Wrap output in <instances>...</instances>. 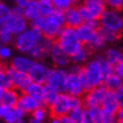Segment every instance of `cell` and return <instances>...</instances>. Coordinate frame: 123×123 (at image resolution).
I'll return each instance as SVG.
<instances>
[{"label":"cell","instance_id":"1","mask_svg":"<svg viewBox=\"0 0 123 123\" xmlns=\"http://www.w3.org/2000/svg\"><path fill=\"white\" fill-rule=\"evenodd\" d=\"M31 26H34L38 28L42 32L43 36L55 41L56 36L59 35L60 31L62 30L64 25V16L63 11L55 10L48 17H37L31 22Z\"/></svg>","mask_w":123,"mask_h":123},{"label":"cell","instance_id":"2","mask_svg":"<svg viewBox=\"0 0 123 123\" xmlns=\"http://www.w3.org/2000/svg\"><path fill=\"white\" fill-rule=\"evenodd\" d=\"M43 37L44 36L38 28L34 26H28L22 33L14 36L12 43L18 52L27 54L35 45H37L43 40Z\"/></svg>","mask_w":123,"mask_h":123},{"label":"cell","instance_id":"3","mask_svg":"<svg viewBox=\"0 0 123 123\" xmlns=\"http://www.w3.org/2000/svg\"><path fill=\"white\" fill-rule=\"evenodd\" d=\"M55 43L69 56L71 54H74L78 49H80L82 46L81 42L79 41L78 36H77L76 30L68 26H64L60 31L59 35L55 38Z\"/></svg>","mask_w":123,"mask_h":123},{"label":"cell","instance_id":"4","mask_svg":"<svg viewBox=\"0 0 123 123\" xmlns=\"http://www.w3.org/2000/svg\"><path fill=\"white\" fill-rule=\"evenodd\" d=\"M102 55H96L93 59H89L85 64H84V72H85L87 80L89 82L90 88L95 86L102 85L104 80V75L102 71Z\"/></svg>","mask_w":123,"mask_h":123},{"label":"cell","instance_id":"5","mask_svg":"<svg viewBox=\"0 0 123 123\" xmlns=\"http://www.w3.org/2000/svg\"><path fill=\"white\" fill-rule=\"evenodd\" d=\"M98 23L99 26L112 30L116 33L121 34L123 32V15L121 10L106 8L98 19Z\"/></svg>","mask_w":123,"mask_h":123},{"label":"cell","instance_id":"6","mask_svg":"<svg viewBox=\"0 0 123 123\" xmlns=\"http://www.w3.org/2000/svg\"><path fill=\"white\" fill-rule=\"evenodd\" d=\"M4 26L8 28V31L14 36L26 30L28 27V20L23 15V8L17 7V6L11 8L10 15L7 18V20L5 22Z\"/></svg>","mask_w":123,"mask_h":123},{"label":"cell","instance_id":"7","mask_svg":"<svg viewBox=\"0 0 123 123\" xmlns=\"http://www.w3.org/2000/svg\"><path fill=\"white\" fill-rule=\"evenodd\" d=\"M67 75L68 70H66V68H49L44 84L55 88L58 92L61 93L64 89V82H66Z\"/></svg>","mask_w":123,"mask_h":123},{"label":"cell","instance_id":"8","mask_svg":"<svg viewBox=\"0 0 123 123\" xmlns=\"http://www.w3.org/2000/svg\"><path fill=\"white\" fill-rule=\"evenodd\" d=\"M106 88L103 85H98L95 87H92L89 89L85 92V94L82 95V105L86 108L90 107H97L101 106V103L104 98V95L106 93Z\"/></svg>","mask_w":123,"mask_h":123},{"label":"cell","instance_id":"9","mask_svg":"<svg viewBox=\"0 0 123 123\" xmlns=\"http://www.w3.org/2000/svg\"><path fill=\"white\" fill-rule=\"evenodd\" d=\"M71 105H70V95L64 92L58 94L56 98L53 101L51 105H49V112L50 115L54 116H62L67 115L70 112Z\"/></svg>","mask_w":123,"mask_h":123},{"label":"cell","instance_id":"10","mask_svg":"<svg viewBox=\"0 0 123 123\" xmlns=\"http://www.w3.org/2000/svg\"><path fill=\"white\" fill-rule=\"evenodd\" d=\"M99 26L98 20H93L89 23H81L78 27H76V33L79 41L82 45H88L97 35V28Z\"/></svg>","mask_w":123,"mask_h":123},{"label":"cell","instance_id":"11","mask_svg":"<svg viewBox=\"0 0 123 123\" xmlns=\"http://www.w3.org/2000/svg\"><path fill=\"white\" fill-rule=\"evenodd\" d=\"M6 71H7V74L9 75V78H10L11 87L15 88L16 90H18V92L24 93L26 90V88L28 87V85L32 82L27 72L16 71L10 67L6 68Z\"/></svg>","mask_w":123,"mask_h":123},{"label":"cell","instance_id":"12","mask_svg":"<svg viewBox=\"0 0 123 123\" xmlns=\"http://www.w3.org/2000/svg\"><path fill=\"white\" fill-rule=\"evenodd\" d=\"M63 92L71 95V96L82 97V95L85 94V89H84V87H82L77 74H72V72L68 71L66 82H64Z\"/></svg>","mask_w":123,"mask_h":123},{"label":"cell","instance_id":"13","mask_svg":"<svg viewBox=\"0 0 123 123\" xmlns=\"http://www.w3.org/2000/svg\"><path fill=\"white\" fill-rule=\"evenodd\" d=\"M48 69L46 64L42 61H34L32 67L28 70V77L33 82H40V84H44L45 78H46V74H48Z\"/></svg>","mask_w":123,"mask_h":123},{"label":"cell","instance_id":"14","mask_svg":"<svg viewBox=\"0 0 123 123\" xmlns=\"http://www.w3.org/2000/svg\"><path fill=\"white\" fill-rule=\"evenodd\" d=\"M33 62H34V60L28 54L20 53L18 55H12V58L9 60V67L12 68L16 71L28 72L30 68L33 64Z\"/></svg>","mask_w":123,"mask_h":123},{"label":"cell","instance_id":"15","mask_svg":"<svg viewBox=\"0 0 123 123\" xmlns=\"http://www.w3.org/2000/svg\"><path fill=\"white\" fill-rule=\"evenodd\" d=\"M49 56H50V59L52 61L53 66L58 68H66L71 62L70 56L68 55L66 52H63L56 43H54V45L52 46L51 51L49 53Z\"/></svg>","mask_w":123,"mask_h":123},{"label":"cell","instance_id":"16","mask_svg":"<svg viewBox=\"0 0 123 123\" xmlns=\"http://www.w3.org/2000/svg\"><path fill=\"white\" fill-rule=\"evenodd\" d=\"M120 102L116 95V92L114 90H106L104 95V98L101 103V108L104 112L111 113V114H116L117 110L120 107Z\"/></svg>","mask_w":123,"mask_h":123},{"label":"cell","instance_id":"17","mask_svg":"<svg viewBox=\"0 0 123 123\" xmlns=\"http://www.w3.org/2000/svg\"><path fill=\"white\" fill-rule=\"evenodd\" d=\"M42 105L41 102H38L37 99L33 98L32 96H30L28 94L26 93H22L19 94V97H18V102H17V107H19L22 110L24 113H32L34 110Z\"/></svg>","mask_w":123,"mask_h":123},{"label":"cell","instance_id":"18","mask_svg":"<svg viewBox=\"0 0 123 123\" xmlns=\"http://www.w3.org/2000/svg\"><path fill=\"white\" fill-rule=\"evenodd\" d=\"M63 16H64V25L68 27L76 28L82 23L81 16L79 14L77 6H72L66 11H63Z\"/></svg>","mask_w":123,"mask_h":123},{"label":"cell","instance_id":"19","mask_svg":"<svg viewBox=\"0 0 123 123\" xmlns=\"http://www.w3.org/2000/svg\"><path fill=\"white\" fill-rule=\"evenodd\" d=\"M84 5L87 8V10L89 11L90 16L94 19H97V20L99 19L102 14L106 9V6H105L103 0H85Z\"/></svg>","mask_w":123,"mask_h":123},{"label":"cell","instance_id":"20","mask_svg":"<svg viewBox=\"0 0 123 123\" xmlns=\"http://www.w3.org/2000/svg\"><path fill=\"white\" fill-rule=\"evenodd\" d=\"M25 115L26 113H24L17 106H14V107H9L8 112L6 113L2 120L7 123H26Z\"/></svg>","mask_w":123,"mask_h":123},{"label":"cell","instance_id":"21","mask_svg":"<svg viewBox=\"0 0 123 123\" xmlns=\"http://www.w3.org/2000/svg\"><path fill=\"white\" fill-rule=\"evenodd\" d=\"M93 52L87 45H82L80 49H78L74 54L70 55V61L75 64H79V66H82L85 64L88 60H89L90 53Z\"/></svg>","mask_w":123,"mask_h":123},{"label":"cell","instance_id":"22","mask_svg":"<svg viewBox=\"0 0 123 123\" xmlns=\"http://www.w3.org/2000/svg\"><path fill=\"white\" fill-rule=\"evenodd\" d=\"M23 15L28 20V23L33 22L34 19H36L37 17H40L37 0H32L25 7H23Z\"/></svg>","mask_w":123,"mask_h":123},{"label":"cell","instance_id":"23","mask_svg":"<svg viewBox=\"0 0 123 123\" xmlns=\"http://www.w3.org/2000/svg\"><path fill=\"white\" fill-rule=\"evenodd\" d=\"M24 93L28 94L30 96L33 98L37 99L38 102H41L43 104V95H44V84H40V82H31L26 90Z\"/></svg>","mask_w":123,"mask_h":123},{"label":"cell","instance_id":"24","mask_svg":"<svg viewBox=\"0 0 123 123\" xmlns=\"http://www.w3.org/2000/svg\"><path fill=\"white\" fill-rule=\"evenodd\" d=\"M18 97H19V92L16 90L15 88H7L5 89L4 96H2V99H1V103L8 107H14L17 105V102H18Z\"/></svg>","mask_w":123,"mask_h":123},{"label":"cell","instance_id":"25","mask_svg":"<svg viewBox=\"0 0 123 123\" xmlns=\"http://www.w3.org/2000/svg\"><path fill=\"white\" fill-rule=\"evenodd\" d=\"M102 85L104 86L107 90H114V92H116L123 85V80L116 75L115 72H112V74H110L108 76L105 77Z\"/></svg>","mask_w":123,"mask_h":123},{"label":"cell","instance_id":"26","mask_svg":"<svg viewBox=\"0 0 123 123\" xmlns=\"http://www.w3.org/2000/svg\"><path fill=\"white\" fill-rule=\"evenodd\" d=\"M97 35L103 40V41L108 44V43H114L120 38V33H116L112 30H108V28H105L103 26H98L97 28Z\"/></svg>","mask_w":123,"mask_h":123},{"label":"cell","instance_id":"27","mask_svg":"<svg viewBox=\"0 0 123 123\" xmlns=\"http://www.w3.org/2000/svg\"><path fill=\"white\" fill-rule=\"evenodd\" d=\"M122 55H123V53L120 51L119 49L107 48V49H105L104 54H103L102 56L104 58V60L106 61V62H108L111 66L114 67V66L120 61V59L122 58Z\"/></svg>","mask_w":123,"mask_h":123},{"label":"cell","instance_id":"28","mask_svg":"<svg viewBox=\"0 0 123 123\" xmlns=\"http://www.w3.org/2000/svg\"><path fill=\"white\" fill-rule=\"evenodd\" d=\"M60 92L55 89V88H53L51 86L46 85L44 84V95H43V104L45 106H49V105H51L53 103V101L58 96V94Z\"/></svg>","mask_w":123,"mask_h":123},{"label":"cell","instance_id":"29","mask_svg":"<svg viewBox=\"0 0 123 123\" xmlns=\"http://www.w3.org/2000/svg\"><path fill=\"white\" fill-rule=\"evenodd\" d=\"M31 114H32V117H33V119H35L36 121H38V122L44 123L45 121L49 119L50 112H49V108L46 107L44 104H42V105H40L36 110H34Z\"/></svg>","mask_w":123,"mask_h":123},{"label":"cell","instance_id":"30","mask_svg":"<svg viewBox=\"0 0 123 123\" xmlns=\"http://www.w3.org/2000/svg\"><path fill=\"white\" fill-rule=\"evenodd\" d=\"M51 2L55 10L66 11L72 6H76L77 0H51Z\"/></svg>","mask_w":123,"mask_h":123},{"label":"cell","instance_id":"31","mask_svg":"<svg viewBox=\"0 0 123 123\" xmlns=\"http://www.w3.org/2000/svg\"><path fill=\"white\" fill-rule=\"evenodd\" d=\"M28 55L34 60V61H38V60H43L44 58L48 56V53L45 52V50L42 48V45L38 43L37 45H35L30 52L27 53Z\"/></svg>","mask_w":123,"mask_h":123},{"label":"cell","instance_id":"32","mask_svg":"<svg viewBox=\"0 0 123 123\" xmlns=\"http://www.w3.org/2000/svg\"><path fill=\"white\" fill-rule=\"evenodd\" d=\"M38 2V12L41 17H48L54 11V7L51 1H37Z\"/></svg>","mask_w":123,"mask_h":123},{"label":"cell","instance_id":"33","mask_svg":"<svg viewBox=\"0 0 123 123\" xmlns=\"http://www.w3.org/2000/svg\"><path fill=\"white\" fill-rule=\"evenodd\" d=\"M14 53H12V49L9 44H1L0 45V61L1 62H6L12 58Z\"/></svg>","mask_w":123,"mask_h":123},{"label":"cell","instance_id":"34","mask_svg":"<svg viewBox=\"0 0 123 123\" xmlns=\"http://www.w3.org/2000/svg\"><path fill=\"white\" fill-rule=\"evenodd\" d=\"M14 40V35L2 25L0 26V42L1 44H10Z\"/></svg>","mask_w":123,"mask_h":123},{"label":"cell","instance_id":"35","mask_svg":"<svg viewBox=\"0 0 123 123\" xmlns=\"http://www.w3.org/2000/svg\"><path fill=\"white\" fill-rule=\"evenodd\" d=\"M84 110H85L84 106H79V107L72 108V110H70V112L68 113V115H69V117L75 123H80L81 122L82 114H84Z\"/></svg>","mask_w":123,"mask_h":123},{"label":"cell","instance_id":"36","mask_svg":"<svg viewBox=\"0 0 123 123\" xmlns=\"http://www.w3.org/2000/svg\"><path fill=\"white\" fill-rule=\"evenodd\" d=\"M11 12V8L6 4L0 2V26H2L5 24V22L7 20V18L9 17Z\"/></svg>","mask_w":123,"mask_h":123},{"label":"cell","instance_id":"37","mask_svg":"<svg viewBox=\"0 0 123 123\" xmlns=\"http://www.w3.org/2000/svg\"><path fill=\"white\" fill-rule=\"evenodd\" d=\"M105 45H106V43H105L98 35H96V37L94 38L87 46H88L92 51H101V50H103V49L105 48Z\"/></svg>","mask_w":123,"mask_h":123},{"label":"cell","instance_id":"38","mask_svg":"<svg viewBox=\"0 0 123 123\" xmlns=\"http://www.w3.org/2000/svg\"><path fill=\"white\" fill-rule=\"evenodd\" d=\"M0 87L4 88V89H7V88L11 87L10 78H9V75L7 74V71H6L5 68H2L0 70Z\"/></svg>","mask_w":123,"mask_h":123},{"label":"cell","instance_id":"39","mask_svg":"<svg viewBox=\"0 0 123 123\" xmlns=\"http://www.w3.org/2000/svg\"><path fill=\"white\" fill-rule=\"evenodd\" d=\"M79 10V14L81 16V19H82V23H89V22H93V20H97V19H94L92 16H90L89 11L87 10V8L85 7V5H79L77 6Z\"/></svg>","mask_w":123,"mask_h":123},{"label":"cell","instance_id":"40","mask_svg":"<svg viewBox=\"0 0 123 123\" xmlns=\"http://www.w3.org/2000/svg\"><path fill=\"white\" fill-rule=\"evenodd\" d=\"M115 122H116L115 114H111V113L104 112V111L102 110L101 116H99L97 123H115Z\"/></svg>","mask_w":123,"mask_h":123},{"label":"cell","instance_id":"41","mask_svg":"<svg viewBox=\"0 0 123 123\" xmlns=\"http://www.w3.org/2000/svg\"><path fill=\"white\" fill-rule=\"evenodd\" d=\"M106 8H112L116 10H121L123 8V0H103Z\"/></svg>","mask_w":123,"mask_h":123},{"label":"cell","instance_id":"42","mask_svg":"<svg viewBox=\"0 0 123 123\" xmlns=\"http://www.w3.org/2000/svg\"><path fill=\"white\" fill-rule=\"evenodd\" d=\"M114 72L123 80V55L120 59V61L114 66Z\"/></svg>","mask_w":123,"mask_h":123},{"label":"cell","instance_id":"43","mask_svg":"<svg viewBox=\"0 0 123 123\" xmlns=\"http://www.w3.org/2000/svg\"><path fill=\"white\" fill-rule=\"evenodd\" d=\"M80 123H95L93 116H92L90 112L88 111V108H85V110H84V114H82L81 122Z\"/></svg>","mask_w":123,"mask_h":123},{"label":"cell","instance_id":"44","mask_svg":"<svg viewBox=\"0 0 123 123\" xmlns=\"http://www.w3.org/2000/svg\"><path fill=\"white\" fill-rule=\"evenodd\" d=\"M30 1H32V0H14V2H15V6H17V7H25Z\"/></svg>","mask_w":123,"mask_h":123},{"label":"cell","instance_id":"45","mask_svg":"<svg viewBox=\"0 0 123 123\" xmlns=\"http://www.w3.org/2000/svg\"><path fill=\"white\" fill-rule=\"evenodd\" d=\"M115 116H116V120H117V121H122L123 122V105H120V107H119V110H117V112H116Z\"/></svg>","mask_w":123,"mask_h":123},{"label":"cell","instance_id":"46","mask_svg":"<svg viewBox=\"0 0 123 123\" xmlns=\"http://www.w3.org/2000/svg\"><path fill=\"white\" fill-rule=\"evenodd\" d=\"M81 67H82V66H79V64L72 63V64H71V67L69 68V72H72V74H78Z\"/></svg>","mask_w":123,"mask_h":123},{"label":"cell","instance_id":"47","mask_svg":"<svg viewBox=\"0 0 123 123\" xmlns=\"http://www.w3.org/2000/svg\"><path fill=\"white\" fill-rule=\"evenodd\" d=\"M116 95H117V98H119L120 104L123 105V85L120 87L119 89L116 90Z\"/></svg>","mask_w":123,"mask_h":123},{"label":"cell","instance_id":"48","mask_svg":"<svg viewBox=\"0 0 123 123\" xmlns=\"http://www.w3.org/2000/svg\"><path fill=\"white\" fill-rule=\"evenodd\" d=\"M60 123H75L69 117V115H62L60 116Z\"/></svg>","mask_w":123,"mask_h":123},{"label":"cell","instance_id":"49","mask_svg":"<svg viewBox=\"0 0 123 123\" xmlns=\"http://www.w3.org/2000/svg\"><path fill=\"white\" fill-rule=\"evenodd\" d=\"M49 123H60V117L59 116L51 115V117L49 120Z\"/></svg>","mask_w":123,"mask_h":123},{"label":"cell","instance_id":"50","mask_svg":"<svg viewBox=\"0 0 123 123\" xmlns=\"http://www.w3.org/2000/svg\"><path fill=\"white\" fill-rule=\"evenodd\" d=\"M26 123H42V122H38V121H36L35 119H33V117H31L28 121H27Z\"/></svg>","mask_w":123,"mask_h":123},{"label":"cell","instance_id":"51","mask_svg":"<svg viewBox=\"0 0 123 123\" xmlns=\"http://www.w3.org/2000/svg\"><path fill=\"white\" fill-rule=\"evenodd\" d=\"M4 93H5V89H4V88H1V87H0V102H1V99H2Z\"/></svg>","mask_w":123,"mask_h":123},{"label":"cell","instance_id":"52","mask_svg":"<svg viewBox=\"0 0 123 123\" xmlns=\"http://www.w3.org/2000/svg\"><path fill=\"white\" fill-rule=\"evenodd\" d=\"M2 68H4V66H2V62H1V61H0V70H1V69H2Z\"/></svg>","mask_w":123,"mask_h":123},{"label":"cell","instance_id":"53","mask_svg":"<svg viewBox=\"0 0 123 123\" xmlns=\"http://www.w3.org/2000/svg\"><path fill=\"white\" fill-rule=\"evenodd\" d=\"M37 1H51V0H37Z\"/></svg>","mask_w":123,"mask_h":123},{"label":"cell","instance_id":"54","mask_svg":"<svg viewBox=\"0 0 123 123\" xmlns=\"http://www.w3.org/2000/svg\"><path fill=\"white\" fill-rule=\"evenodd\" d=\"M117 123H123V122H122V121H117Z\"/></svg>","mask_w":123,"mask_h":123},{"label":"cell","instance_id":"55","mask_svg":"<svg viewBox=\"0 0 123 123\" xmlns=\"http://www.w3.org/2000/svg\"><path fill=\"white\" fill-rule=\"evenodd\" d=\"M0 45H1V42H0Z\"/></svg>","mask_w":123,"mask_h":123},{"label":"cell","instance_id":"56","mask_svg":"<svg viewBox=\"0 0 123 123\" xmlns=\"http://www.w3.org/2000/svg\"><path fill=\"white\" fill-rule=\"evenodd\" d=\"M0 2H1V0H0Z\"/></svg>","mask_w":123,"mask_h":123},{"label":"cell","instance_id":"57","mask_svg":"<svg viewBox=\"0 0 123 123\" xmlns=\"http://www.w3.org/2000/svg\"><path fill=\"white\" fill-rule=\"evenodd\" d=\"M115 123H117V122H115Z\"/></svg>","mask_w":123,"mask_h":123}]
</instances>
